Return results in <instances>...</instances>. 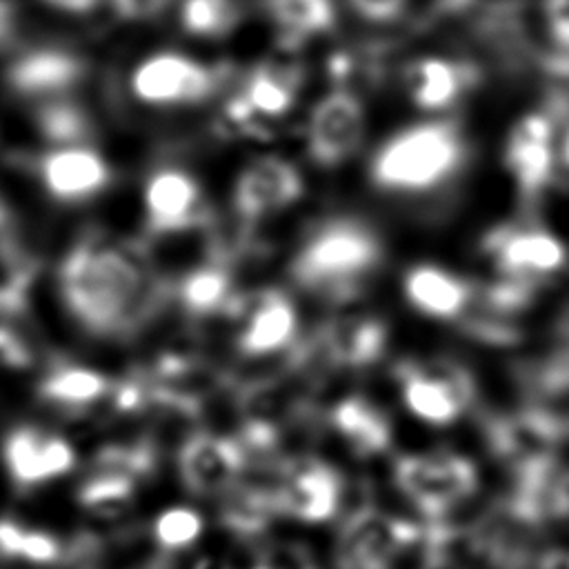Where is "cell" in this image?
I'll return each instance as SVG.
<instances>
[{"instance_id": "cell-31", "label": "cell", "mask_w": 569, "mask_h": 569, "mask_svg": "<svg viewBox=\"0 0 569 569\" xmlns=\"http://www.w3.org/2000/svg\"><path fill=\"white\" fill-rule=\"evenodd\" d=\"M42 445H44V436H40L33 429H18L9 436L4 456L18 482L31 485V482L47 480L42 469Z\"/></svg>"}, {"instance_id": "cell-32", "label": "cell", "mask_w": 569, "mask_h": 569, "mask_svg": "<svg viewBox=\"0 0 569 569\" xmlns=\"http://www.w3.org/2000/svg\"><path fill=\"white\" fill-rule=\"evenodd\" d=\"M98 471L107 473H120L127 478L147 476L156 465V451L149 442H136V445H116L107 447L96 458Z\"/></svg>"}, {"instance_id": "cell-39", "label": "cell", "mask_w": 569, "mask_h": 569, "mask_svg": "<svg viewBox=\"0 0 569 569\" xmlns=\"http://www.w3.org/2000/svg\"><path fill=\"white\" fill-rule=\"evenodd\" d=\"M171 0H113L116 11L127 20H147L158 16Z\"/></svg>"}, {"instance_id": "cell-40", "label": "cell", "mask_w": 569, "mask_h": 569, "mask_svg": "<svg viewBox=\"0 0 569 569\" xmlns=\"http://www.w3.org/2000/svg\"><path fill=\"white\" fill-rule=\"evenodd\" d=\"M24 362H27V351L22 342L13 333L0 329V367H20Z\"/></svg>"}, {"instance_id": "cell-11", "label": "cell", "mask_w": 569, "mask_h": 569, "mask_svg": "<svg viewBox=\"0 0 569 569\" xmlns=\"http://www.w3.org/2000/svg\"><path fill=\"white\" fill-rule=\"evenodd\" d=\"M565 433H569L565 422L545 407H531L489 422L491 449L516 469L553 458V449Z\"/></svg>"}, {"instance_id": "cell-13", "label": "cell", "mask_w": 569, "mask_h": 569, "mask_svg": "<svg viewBox=\"0 0 569 569\" xmlns=\"http://www.w3.org/2000/svg\"><path fill=\"white\" fill-rule=\"evenodd\" d=\"M144 211L151 231L171 233L204 220V198L196 178L180 169L156 171L144 187Z\"/></svg>"}, {"instance_id": "cell-43", "label": "cell", "mask_w": 569, "mask_h": 569, "mask_svg": "<svg viewBox=\"0 0 569 569\" xmlns=\"http://www.w3.org/2000/svg\"><path fill=\"white\" fill-rule=\"evenodd\" d=\"M558 502H560L562 518L569 516V471L560 473V480H558Z\"/></svg>"}, {"instance_id": "cell-1", "label": "cell", "mask_w": 569, "mask_h": 569, "mask_svg": "<svg viewBox=\"0 0 569 569\" xmlns=\"http://www.w3.org/2000/svg\"><path fill=\"white\" fill-rule=\"evenodd\" d=\"M60 276L67 305L93 333H129L162 302V289L142 260L113 242H82L69 253Z\"/></svg>"}, {"instance_id": "cell-42", "label": "cell", "mask_w": 569, "mask_h": 569, "mask_svg": "<svg viewBox=\"0 0 569 569\" xmlns=\"http://www.w3.org/2000/svg\"><path fill=\"white\" fill-rule=\"evenodd\" d=\"M538 569H569V551L567 549H551V551H547L540 558Z\"/></svg>"}, {"instance_id": "cell-2", "label": "cell", "mask_w": 569, "mask_h": 569, "mask_svg": "<svg viewBox=\"0 0 569 569\" xmlns=\"http://www.w3.org/2000/svg\"><path fill=\"white\" fill-rule=\"evenodd\" d=\"M382 258L380 238L360 220L338 218L316 229L291 260L293 280L333 300H347Z\"/></svg>"}, {"instance_id": "cell-34", "label": "cell", "mask_w": 569, "mask_h": 569, "mask_svg": "<svg viewBox=\"0 0 569 569\" xmlns=\"http://www.w3.org/2000/svg\"><path fill=\"white\" fill-rule=\"evenodd\" d=\"M42 131L58 142H71L87 133V120L73 104L49 102L40 111Z\"/></svg>"}, {"instance_id": "cell-36", "label": "cell", "mask_w": 569, "mask_h": 569, "mask_svg": "<svg viewBox=\"0 0 569 569\" xmlns=\"http://www.w3.org/2000/svg\"><path fill=\"white\" fill-rule=\"evenodd\" d=\"M73 465V451L62 438H44L42 445V469L44 478L60 476Z\"/></svg>"}, {"instance_id": "cell-48", "label": "cell", "mask_w": 569, "mask_h": 569, "mask_svg": "<svg viewBox=\"0 0 569 569\" xmlns=\"http://www.w3.org/2000/svg\"><path fill=\"white\" fill-rule=\"evenodd\" d=\"M0 222H2V207H0Z\"/></svg>"}, {"instance_id": "cell-3", "label": "cell", "mask_w": 569, "mask_h": 569, "mask_svg": "<svg viewBox=\"0 0 569 569\" xmlns=\"http://www.w3.org/2000/svg\"><path fill=\"white\" fill-rule=\"evenodd\" d=\"M465 160V140L447 120L393 133L371 158V180L387 191H425L445 182Z\"/></svg>"}, {"instance_id": "cell-35", "label": "cell", "mask_w": 569, "mask_h": 569, "mask_svg": "<svg viewBox=\"0 0 569 569\" xmlns=\"http://www.w3.org/2000/svg\"><path fill=\"white\" fill-rule=\"evenodd\" d=\"M262 562L269 569H316L309 553L302 547L289 542L273 545L271 549H267Z\"/></svg>"}, {"instance_id": "cell-24", "label": "cell", "mask_w": 569, "mask_h": 569, "mask_svg": "<svg viewBox=\"0 0 569 569\" xmlns=\"http://www.w3.org/2000/svg\"><path fill=\"white\" fill-rule=\"evenodd\" d=\"M80 62L62 51H38L13 64L11 84L22 93H53L80 76Z\"/></svg>"}, {"instance_id": "cell-8", "label": "cell", "mask_w": 569, "mask_h": 569, "mask_svg": "<svg viewBox=\"0 0 569 569\" xmlns=\"http://www.w3.org/2000/svg\"><path fill=\"white\" fill-rule=\"evenodd\" d=\"M365 136V109L356 93L336 89L322 96L309 116L307 149L322 167H336L351 158Z\"/></svg>"}, {"instance_id": "cell-38", "label": "cell", "mask_w": 569, "mask_h": 569, "mask_svg": "<svg viewBox=\"0 0 569 569\" xmlns=\"http://www.w3.org/2000/svg\"><path fill=\"white\" fill-rule=\"evenodd\" d=\"M409 0H349V4L365 18L385 22L398 18Z\"/></svg>"}, {"instance_id": "cell-17", "label": "cell", "mask_w": 569, "mask_h": 569, "mask_svg": "<svg viewBox=\"0 0 569 569\" xmlns=\"http://www.w3.org/2000/svg\"><path fill=\"white\" fill-rule=\"evenodd\" d=\"M318 342L331 365L365 367L380 358L387 329L373 316H340L320 331Z\"/></svg>"}, {"instance_id": "cell-29", "label": "cell", "mask_w": 569, "mask_h": 569, "mask_svg": "<svg viewBox=\"0 0 569 569\" xmlns=\"http://www.w3.org/2000/svg\"><path fill=\"white\" fill-rule=\"evenodd\" d=\"M107 391H109L107 380L100 373L82 367L58 369L42 385V393L49 400L67 407L89 405L100 396H104Z\"/></svg>"}, {"instance_id": "cell-12", "label": "cell", "mask_w": 569, "mask_h": 569, "mask_svg": "<svg viewBox=\"0 0 569 569\" xmlns=\"http://www.w3.org/2000/svg\"><path fill=\"white\" fill-rule=\"evenodd\" d=\"M340 476L316 458H305L284 465L276 487L278 511L302 520H327L336 513L340 502Z\"/></svg>"}, {"instance_id": "cell-27", "label": "cell", "mask_w": 569, "mask_h": 569, "mask_svg": "<svg viewBox=\"0 0 569 569\" xmlns=\"http://www.w3.org/2000/svg\"><path fill=\"white\" fill-rule=\"evenodd\" d=\"M267 11L289 40L329 31L336 22L333 0H267Z\"/></svg>"}, {"instance_id": "cell-6", "label": "cell", "mask_w": 569, "mask_h": 569, "mask_svg": "<svg viewBox=\"0 0 569 569\" xmlns=\"http://www.w3.org/2000/svg\"><path fill=\"white\" fill-rule=\"evenodd\" d=\"M418 538L420 527L362 507L345 522L340 562L345 569H391L396 556Z\"/></svg>"}, {"instance_id": "cell-7", "label": "cell", "mask_w": 569, "mask_h": 569, "mask_svg": "<svg viewBox=\"0 0 569 569\" xmlns=\"http://www.w3.org/2000/svg\"><path fill=\"white\" fill-rule=\"evenodd\" d=\"M218 80V71L187 56L156 53L138 64L131 89L147 104H187L209 98Z\"/></svg>"}, {"instance_id": "cell-10", "label": "cell", "mask_w": 569, "mask_h": 569, "mask_svg": "<svg viewBox=\"0 0 569 569\" xmlns=\"http://www.w3.org/2000/svg\"><path fill=\"white\" fill-rule=\"evenodd\" d=\"M305 193L300 171L280 156H260L251 160L233 184V207L244 220H260Z\"/></svg>"}, {"instance_id": "cell-45", "label": "cell", "mask_w": 569, "mask_h": 569, "mask_svg": "<svg viewBox=\"0 0 569 569\" xmlns=\"http://www.w3.org/2000/svg\"><path fill=\"white\" fill-rule=\"evenodd\" d=\"M193 569H233V567L218 556H202L193 562Z\"/></svg>"}, {"instance_id": "cell-26", "label": "cell", "mask_w": 569, "mask_h": 569, "mask_svg": "<svg viewBox=\"0 0 569 569\" xmlns=\"http://www.w3.org/2000/svg\"><path fill=\"white\" fill-rule=\"evenodd\" d=\"M273 513H278L276 487L247 485L229 493L222 507V525L238 536H256L264 531Z\"/></svg>"}, {"instance_id": "cell-19", "label": "cell", "mask_w": 569, "mask_h": 569, "mask_svg": "<svg viewBox=\"0 0 569 569\" xmlns=\"http://www.w3.org/2000/svg\"><path fill=\"white\" fill-rule=\"evenodd\" d=\"M405 296L420 313L447 320L467 309L471 287L460 276H453L440 267L418 264L405 276Z\"/></svg>"}, {"instance_id": "cell-16", "label": "cell", "mask_w": 569, "mask_h": 569, "mask_svg": "<svg viewBox=\"0 0 569 569\" xmlns=\"http://www.w3.org/2000/svg\"><path fill=\"white\" fill-rule=\"evenodd\" d=\"M505 164L516 178L520 191L536 193L545 187L553 167L551 124L545 116H525L505 144Z\"/></svg>"}, {"instance_id": "cell-28", "label": "cell", "mask_w": 569, "mask_h": 569, "mask_svg": "<svg viewBox=\"0 0 569 569\" xmlns=\"http://www.w3.org/2000/svg\"><path fill=\"white\" fill-rule=\"evenodd\" d=\"M131 491H133V480L120 473H107V471H96L82 489H80V502L84 509L104 522L122 518L129 507H131Z\"/></svg>"}, {"instance_id": "cell-33", "label": "cell", "mask_w": 569, "mask_h": 569, "mask_svg": "<svg viewBox=\"0 0 569 569\" xmlns=\"http://www.w3.org/2000/svg\"><path fill=\"white\" fill-rule=\"evenodd\" d=\"M202 531V518L189 507L164 509L153 522V536L162 549L189 547Z\"/></svg>"}, {"instance_id": "cell-30", "label": "cell", "mask_w": 569, "mask_h": 569, "mask_svg": "<svg viewBox=\"0 0 569 569\" xmlns=\"http://www.w3.org/2000/svg\"><path fill=\"white\" fill-rule=\"evenodd\" d=\"M238 20L240 7L236 0H184L180 7V22L193 36H224Z\"/></svg>"}, {"instance_id": "cell-21", "label": "cell", "mask_w": 569, "mask_h": 569, "mask_svg": "<svg viewBox=\"0 0 569 569\" xmlns=\"http://www.w3.org/2000/svg\"><path fill=\"white\" fill-rule=\"evenodd\" d=\"M298 73L278 64H258L242 82L240 98L253 118H280L284 116L298 89Z\"/></svg>"}, {"instance_id": "cell-37", "label": "cell", "mask_w": 569, "mask_h": 569, "mask_svg": "<svg viewBox=\"0 0 569 569\" xmlns=\"http://www.w3.org/2000/svg\"><path fill=\"white\" fill-rule=\"evenodd\" d=\"M20 556L33 562H51L58 556V542L40 531H24L22 545H20Z\"/></svg>"}, {"instance_id": "cell-46", "label": "cell", "mask_w": 569, "mask_h": 569, "mask_svg": "<svg viewBox=\"0 0 569 569\" xmlns=\"http://www.w3.org/2000/svg\"><path fill=\"white\" fill-rule=\"evenodd\" d=\"M562 156H565V162L569 164V136H567V140H565V147H562Z\"/></svg>"}, {"instance_id": "cell-47", "label": "cell", "mask_w": 569, "mask_h": 569, "mask_svg": "<svg viewBox=\"0 0 569 569\" xmlns=\"http://www.w3.org/2000/svg\"><path fill=\"white\" fill-rule=\"evenodd\" d=\"M253 569H269V567H267L264 562H260V565H258V567H253Z\"/></svg>"}, {"instance_id": "cell-18", "label": "cell", "mask_w": 569, "mask_h": 569, "mask_svg": "<svg viewBox=\"0 0 569 569\" xmlns=\"http://www.w3.org/2000/svg\"><path fill=\"white\" fill-rule=\"evenodd\" d=\"M42 178L56 198L80 200L107 184L109 167L91 149L64 147L42 160Z\"/></svg>"}, {"instance_id": "cell-22", "label": "cell", "mask_w": 569, "mask_h": 569, "mask_svg": "<svg viewBox=\"0 0 569 569\" xmlns=\"http://www.w3.org/2000/svg\"><path fill=\"white\" fill-rule=\"evenodd\" d=\"M238 409L244 422H258L280 429L287 420L305 411L298 393L280 378H262L238 391Z\"/></svg>"}, {"instance_id": "cell-44", "label": "cell", "mask_w": 569, "mask_h": 569, "mask_svg": "<svg viewBox=\"0 0 569 569\" xmlns=\"http://www.w3.org/2000/svg\"><path fill=\"white\" fill-rule=\"evenodd\" d=\"M47 2L67 11H89L96 4V0H47Z\"/></svg>"}, {"instance_id": "cell-41", "label": "cell", "mask_w": 569, "mask_h": 569, "mask_svg": "<svg viewBox=\"0 0 569 569\" xmlns=\"http://www.w3.org/2000/svg\"><path fill=\"white\" fill-rule=\"evenodd\" d=\"M22 536L24 531L13 522H0V551L9 556H20Z\"/></svg>"}, {"instance_id": "cell-4", "label": "cell", "mask_w": 569, "mask_h": 569, "mask_svg": "<svg viewBox=\"0 0 569 569\" xmlns=\"http://www.w3.org/2000/svg\"><path fill=\"white\" fill-rule=\"evenodd\" d=\"M396 480L416 507L436 520L476 491L478 471L453 453L405 456L396 465Z\"/></svg>"}, {"instance_id": "cell-15", "label": "cell", "mask_w": 569, "mask_h": 569, "mask_svg": "<svg viewBox=\"0 0 569 569\" xmlns=\"http://www.w3.org/2000/svg\"><path fill=\"white\" fill-rule=\"evenodd\" d=\"M180 473L196 493L229 489L240 476L247 453L238 440L216 436H191L180 449Z\"/></svg>"}, {"instance_id": "cell-14", "label": "cell", "mask_w": 569, "mask_h": 569, "mask_svg": "<svg viewBox=\"0 0 569 569\" xmlns=\"http://www.w3.org/2000/svg\"><path fill=\"white\" fill-rule=\"evenodd\" d=\"M485 247L505 276L533 280L553 273L565 262V247L542 229L498 227L487 236Z\"/></svg>"}, {"instance_id": "cell-23", "label": "cell", "mask_w": 569, "mask_h": 569, "mask_svg": "<svg viewBox=\"0 0 569 569\" xmlns=\"http://www.w3.org/2000/svg\"><path fill=\"white\" fill-rule=\"evenodd\" d=\"M333 427L342 433L349 447L360 456L380 453L389 447V420L371 402L362 398H347L331 411Z\"/></svg>"}, {"instance_id": "cell-25", "label": "cell", "mask_w": 569, "mask_h": 569, "mask_svg": "<svg viewBox=\"0 0 569 569\" xmlns=\"http://www.w3.org/2000/svg\"><path fill=\"white\" fill-rule=\"evenodd\" d=\"M178 298L189 313L207 316L220 309L224 311V307L233 298L231 273L227 264L220 260H213L209 264H202L189 271L178 287Z\"/></svg>"}, {"instance_id": "cell-20", "label": "cell", "mask_w": 569, "mask_h": 569, "mask_svg": "<svg viewBox=\"0 0 569 569\" xmlns=\"http://www.w3.org/2000/svg\"><path fill=\"white\" fill-rule=\"evenodd\" d=\"M469 84V69L442 58H422L407 69V89L420 109L453 104Z\"/></svg>"}, {"instance_id": "cell-9", "label": "cell", "mask_w": 569, "mask_h": 569, "mask_svg": "<svg viewBox=\"0 0 569 569\" xmlns=\"http://www.w3.org/2000/svg\"><path fill=\"white\" fill-rule=\"evenodd\" d=\"M224 311L242 320L238 347L247 356L280 351L296 336V309L282 291L264 289L251 296H233Z\"/></svg>"}, {"instance_id": "cell-5", "label": "cell", "mask_w": 569, "mask_h": 569, "mask_svg": "<svg viewBox=\"0 0 569 569\" xmlns=\"http://www.w3.org/2000/svg\"><path fill=\"white\" fill-rule=\"evenodd\" d=\"M402 396L418 418L447 425L473 402V380L467 369L449 360L407 362L398 367Z\"/></svg>"}]
</instances>
